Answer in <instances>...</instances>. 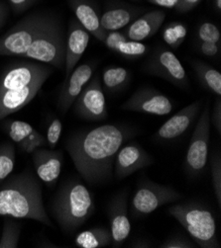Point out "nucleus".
I'll return each instance as SVG.
<instances>
[{"label":"nucleus","instance_id":"obj_1","mask_svg":"<svg viewBox=\"0 0 221 248\" xmlns=\"http://www.w3.org/2000/svg\"><path fill=\"white\" fill-rule=\"evenodd\" d=\"M135 134L123 125H103L73 134L66 148L81 177L90 185H101L112 177L118 151Z\"/></svg>","mask_w":221,"mask_h":248},{"label":"nucleus","instance_id":"obj_2","mask_svg":"<svg viewBox=\"0 0 221 248\" xmlns=\"http://www.w3.org/2000/svg\"><path fill=\"white\" fill-rule=\"evenodd\" d=\"M0 216L34 219L53 228L44 206L41 180L30 170L9 175L0 185Z\"/></svg>","mask_w":221,"mask_h":248},{"label":"nucleus","instance_id":"obj_3","mask_svg":"<svg viewBox=\"0 0 221 248\" xmlns=\"http://www.w3.org/2000/svg\"><path fill=\"white\" fill-rule=\"evenodd\" d=\"M51 210L63 232H73L90 218L95 211V204L86 186L71 180L60 188L54 197Z\"/></svg>","mask_w":221,"mask_h":248},{"label":"nucleus","instance_id":"obj_4","mask_svg":"<svg viewBox=\"0 0 221 248\" xmlns=\"http://www.w3.org/2000/svg\"><path fill=\"white\" fill-rule=\"evenodd\" d=\"M167 213L176 218L194 243L202 248H218L216 222L208 208L194 202L170 206Z\"/></svg>","mask_w":221,"mask_h":248},{"label":"nucleus","instance_id":"obj_5","mask_svg":"<svg viewBox=\"0 0 221 248\" xmlns=\"http://www.w3.org/2000/svg\"><path fill=\"white\" fill-rule=\"evenodd\" d=\"M56 21L54 16L44 12H35L23 18L0 37V56L21 57Z\"/></svg>","mask_w":221,"mask_h":248},{"label":"nucleus","instance_id":"obj_6","mask_svg":"<svg viewBox=\"0 0 221 248\" xmlns=\"http://www.w3.org/2000/svg\"><path fill=\"white\" fill-rule=\"evenodd\" d=\"M182 198L183 195L174 188L142 178L132 199L131 217H145L164 205L180 201Z\"/></svg>","mask_w":221,"mask_h":248},{"label":"nucleus","instance_id":"obj_7","mask_svg":"<svg viewBox=\"0 0 221 248\" xmlns=\"http://www.w3.org/2000/svg\"><path fill=\"white\" fill-rule=\"evenodd\" d=\"M65 34L57 20L31 44L21 57L62 68L65 66Z\"/></svg>","mask_w":221,"mask_h":248},{"label":"nucleus","instance_id":"obj_8","mask_svg":"<svg viewBox=\"0 0 221 248\" xmlns=\"http://www.w3.org/2000/svg\"><path fill=\"white\" fill-rule=\"evenodd\" d=\"M210 139V108L205 104L189 141L185 158V171L191 177L202 175L208 156Z\"/></svg>","mask_w":221,"mask_h":248},{"label":"nucleus","instance_id":"obj_9","mask_svg":"<svg viewBox=\"0 0 221 248\" xmlns=\"http://www.w3.org/2000/svg\"><path fill=\"white\" fill-rule=\"evenodd\" d=\"M145 71L180 88L188 87V78L178 57L166 47H158L146 62Z\"/></svg>","mask_w":221,"mask_h":248},{"label":"nucleus","instance_id":"obj_10","mask_svg":"<svg viewBox=\"0 0 221 248\" xmlns=\"http://www.w3.org/2000/svg\"><path fill=\"white\" fill-rule=\"evenodd\" d=\"M73 105L76 114L84 120L101 122L107 118L105 93L102 89L100 76L90 78L77 97Z\"/></svg>","mask_w":221,"mask_h":248},{"label":"nucleus","instance_id":"obj_11","mask_svg":"<svg viewBox=\"0 0 221 248\" xmlns=\"http://www.w3.org/2000/svg\"><path fill=\"white\" fill-rule=\"evenodd\" d=\"M174 105L165 94L151 87H142L126 100L122 109L156 116H166L173 111Z\"/></svg>","mask_w":221,"mask_h":248},{"label":"nucleus","instance_id":"obj_12","mask_svg":"<svg viewBox=\"0 0 221 248\" xmlns=\"http://www.w3.org/2000/svg\"><path fill=\"white\" fill-rule=\"evenodd\" d=\"M153 163L152 156L140 144L128 143L122 145L115 156L114 174L118 180H122Z\"/></svg>","mask_w":221,"mask_h":248},{"label":"nucleus","instance_id":"obj_13","mask_svg":"<svg viewBox=\"0 0 221 248\" xmlns=\"http://www.w3.org/2000/svg\"><path fill=\"white\" fill-rule=\"evenodd\" d=\"M108 217L111 232V244L119 247L128 238L131 225L128 217V192L118 193L108 205Z\"/></svg>","mask_w":221,"mask_h":248},{"label":"nucleus","instance_id":"obj_14","mask_svg":"<svg viewBox=\"0 0 221 248\" xmlns=\"http://www.w3.org/2000/svg\"><path fill=\"white\" fill-rule=\"evenodd\" d=\"M203 101L196 100L180 110L166 121L156 132L153 139L157 142H169L179 139L191 126L194 119L202 110Z\"/></svg>","mask_w":221,"mask_h":248},{"label":"nucleus","instance_id":"obj_15","mask_svg":"<svg viewBox=\"0 0 221 248\" xmlns=\"http://www.w3.org/2000/svg\"><path fill=\"white\" fill-rule=\"evenodd\" d=\"M50 76L46 73L27 86L0 92V121L28 105Z\"/></svg>","mask_w":221,"mask_h":248},{"label":"nucleus","instance_id":"obj_16","mask_svg":"<svg viewBox=\"0 0 221 248\" xmlns=\"http://www.w3.org/2000/svg\"><path fill=\"white\" fill-rule=\"evenodd\" d=\"M46 73H52V70L37 62H24L11 66L0 78V92L27 86Z\"/></svg>","mask_w":221,"mask_h":248},{"label":"nucleus","instance_id":"obj_17","mask_svg":"<svg viewBox=\"0 0 221 248\" xmlns=\"http://www.w3.org/2000/svg\"><path fill=\"white\" fill-rule=\"evenodd\" d=\"M90 41V34L82 26L77 19L69 22L68 33L66 41L65 55V80L78 65Z\"/></svg>","mask_w":221,"mask_h":248},{"label":"nucleus","instance_id":"obj_18","mask_svg":"<svg viewBox=\"0 0 221 248\" xmlns=\"http://www.w3.org/2000/svg\"><path fill=\"white\" fill-rule=\"evenodd\" d=\"M94 67L95 65L90 62L80 64L75 67L69 77L64 81L58 101L59 108L63 113H67L75 103L77 97L92 78Z\"/></svg>","mask_w":221,"mask_h":248},{"label":"nucleus","instance_id":"obj_19","mask_svg":"<svg viewBox=\"0 0 221 248\" xmlns=\"http://www.w3.org/2000/svg\"><path fill=\"white\" fill-rule=\"evenodd\" d=\"M63 154L59 151L38 148L33 152V163L38 178L47 185H54L60 177Z\"/></svg>","mask_w":221,"mask_h":248},{"label":"nucleus","instance_id":"obj_20","mask_svg":"<svg viewBox=\"0 0 221 248\" xmlns=\"http://www.w3.org/2000/svg\"><path fill=\"white\" fill-rule=\"evenodd\" d=\"M166 19L163 10H152L140 15L126 29L124 35L133 41L141 42L154 36Z\"/></svg>","mask_w":221,"mask_h":248},{"label":"nucleus","instance_id":"obj_21","mask_svg":"<svg viewBox=\"0 0 221 248\" xmlns=\"http://www.w3.org/2000/svg\"><path fill=\"white\" fill-rule=\"evenodd\" d=\"M146 8L132 5H113L107 8L101 16V25L105 32L118 31L131 24Z\"/></svg>","mask_w":221,"mask_h":248},{"label":"nucleus","instance_id":"obj_22","mask_svg":"<svg viewBox=\"0 0 221 248\" xmlns=\"http://www.w3.org/2000/svg\"><path fill=\"white\" fill-rule=\"evenodd\" d=\"M71 10L82 26L98 41L104 42L107 32L101 25V16L97 14L93 5L88 0H69Z\"/></svg>","mask_w":221,"mask_h":248},{"label":"nucleus","instance_id":"obj_23","mask_svg":"<svg viewBox=\"0 0 221 248\" xmlns=\"http://www.w3.org/2000/svg\"><path fill=\"white\" fill-rule=\"evenodd\" d=\"M103 43L110 51L129 59L140 58L148 51V47L144 43L130 40L118 31L107 32Z\"/></svg>","mask_w":221,"mask_h":248},{"label":"nucleus","instance_id":"obj_24","mask_svg":"<svg viewBox=\"0 0 221 248\" xmlns=\"http://www.w3.org/2000/svg\"><path fill=\"white\" fill-rule=\"evenodd\" d=\"M131 72L121 66H109L102 72L101 78L104 93L112 95L123 90L130 82Z\"/></svg>","mask_w":221,"mask_h":248},{"label":"nucleus","instance_id":"obj_25","mask_svg":"<svg viewBox=\"0 0 221 248\" xmlns=\"http://www.w3.org/2000/svg\"><path fill=\"white\" fill-rule=\"evenodd\" d=\"M109 229L97 227L80 232L76 237V244L81 248H100L111 244Z\"/></svg>","mask_w":221,"mask_h":248},{"label":"nucleus","instance_id":"obj_26","mask_svg":"<svg viewBox=\"0 0 221 248\" xmlns=\"http://www.w3.org/2000/svg\"><path fill=\"white\" fill-rule=\"evenodd\" d=\"M193 69L201 83L209 91L220 97L221 95V73L203 62H193Z\"/></svg>","mask_w":221,"mask_h":248},{"label":"nucleus","instance_id":"obj_27","mask_svg":"<svg viewBox=\"0 0 221 248\" xmlns=\"http://www.w3.org/2000/svg\"><path fill=\"white\" fill-rule=\"evenodd\" d=\"M6 217L2 228V234L0 237V248H17L20 240L21 226L13 217Z\"/></svg>","mask_w":221,"mask_h":248},{"label":"nucleus","instance_id":"obj_28","mask_svg":"<svg viewBox=\"0 0 221 248\" xmlns=\"http://www.w3.org/2000/svg\"><path fill=\"white\" fill-rule=\"evenodd\" d=\"M15 147L9 142L0 145V185L11 175L16 161Z\"/></svg>","mask_w":221,"mask_h":248},{"label":"nucleus","instance_id":"obj_29","mask_svg":"<svg viewBox=\"0 0 221 248\" xmlns=\"http://www.w3.org/2000/svg\"><path fill=\"white\" fill-rule=\"evenodd\" d=\"M187 27L181 22H171L164 29L163 39L171 48H178L186 40Z\"/></svg>","mask_w":221,"mask_h":248},{"label":"nucleus","instance_id":"obj_30","mask_svg":"<svg viewBox=\"0 0 221 248\" xmlns=\"http://www.w3.org/2000/svg\"><path fill=\"white\" fill-rule=\"evenodd\" d=\"M36 130L30 125V124L24 121H12L7 124V133L10 139L20 144L26 139H28Z\"/></svg>","mask_w":221,"mask_h":248},{"label":"nucleus","instance_id":"obj_31","mask_svg":"<svg viewBox=\"0 0 221 248\" xmlns=\"http://www.w3.org/2000/svg\"><path fill=\"white\" fill-rule=\"evenodd\" d=\"M211 181L218 207H221V158L219 153H213L210 158Z\"/></svg>","mask_w":221,"mask_h":248},{"label":"nucleus","instance_id":"obj_32","mask_svg":"<svg viewBox=\"0 0 221 248\" xmlns=\"http://www.w3.org/2000/svg\"><path fill=\"white\" fill-rule=\"evenodd\" d=\"M198 38L201 42L214 43L220 45L221 36L216 25L210 22H204L198 28Z\"/></svg>","mask_w":221,"mask_h":248},{"label":"nucleus","instance_id":"obj_33","mask_svg":"<svg viewBox=\"0 0 221 248\" xmlns=\"http://www.w3.org/2000/svg\"><path fill=\"white\" fill-rule=\"evenodd\" d=\"M62 130H63L62 122L58 118L54 119L48 127L46 140H47V144L50 146L52 150L56 147V145L59 142V140H60L61 134H62Z\"/></svg>","mask_w":221,"mask_h":248},{"label":"nucleus","instance_id":"obj_34","mask_svg":"<svg viewBox=\"0 0 221 248\" xmlns=\"http://www.w3.org/2000/svg\"><path fill=\"white\" fill-rule=\"evenodd\" d=\"M45 144H47L46 138L36 131L28 139H26L22 143H20L19 146L23 152L32 154L33 152H35L36 150H38V148Z\"/></svg>","mask_w":221,"mask_h":248},{"label":"nucleus","instance_id":"obj_35","mask_svg":"<svg viewBox=\"0 0 221 248\" xmlns=\"http://www.w3.org/2000/svg\"><path fill=\"white\" fill-rule=\"evenodd\" d=\"M160 248H194L195 243L183 234H176L160 244Z\"/></svg>","mask_w":221,"mask_h":248},{"label":"nucleus","instance_id":"obj_36","mask_svg":"<svg viewBox=\"0 0 221 248\" xmlns=\"http://www.w3.org/2000/svg\"><path fill=\"white\" fill-rule=\"evenodd\" d=\"M210 123H212L214 129L217 131V134L219 136H221V101H220V97H218V99L214 103L212 114L210 116Z\"/></svg>","mask_w":221,"mask_h":248},{"label":"nucleus","instance_id":"obj_37","mask_svg":"<svg viewBox=\"0 0 221 248\" xmlns=\"http://www.w3.org/2000/svg\"><path fill=\"white\" fill-rule=\"evenodd\" d=\"M199 49L203 55L205 57H216L220 52V45L214 44V43H206V42H201L199 44Z\"/></svg>","mask_w":221,"mask_h":248},{"label":"nucleus","instance_id":"obj_38","mask_svg":"<svg viewBox=\"0 0 221 248\" xmlns=\"http://www.w3.org/2000/svg\"><path fill=\"white\" fill-rule=\"evenodd\" d=\"M7 1L16 13H22L33 6L38 0H7Z\"/></svg>","mask_w":221,"mask_h":248},{"label":"nucleus","instance_id":"obj_39","mask_svg":"<svg viewBox=\"0 0 221 248\" xmlns=\"http://www.w3.org/2000/svg\"><path fill=\"white\" fill-rule=\"evenodd\" d=\"M202 0H178L176 9L180 13H187L198 6Z\"/></svg>","mask_w":221,"mask_h":248},{"label":"nucleus","instance_id":"obj_40","mask_svg":"<svg viewBox=\"0 0 221 248\" xmlns=\"http://www.w3.org/2000/svg\"><path fill=\"white\" fill-rule=\"evenodd\" d=\"M147 1L164 8H176L178 0H147Z\"/></svg>","mask_w":221,"mask_h":248},{"label":"nucleus","instance_id":"obj_41","mask_svg":"<svg viewBox=\"0 0 221 248\" xmlns=\"http://www.w3.org/2000/svg\"><path fill=\"white\" fill-rule=\"evenodd\" d=\"M8 14H9L8 7L6 6L5 3L0 1V30H1V28L4 26Z\"/></svg>","mask_w":221,"mask_h":248},{"label":"nucleus","instance_id":"obj_42","mask_svg":"<svg viewBox=\"0 0 221 248\" xmlns=\"http://www.w3.org/2000/svg\"><path fill=\"white\" fill-rule=\"evenodd\" d=\"M152 242L148 239L146 238H138L137 240H134L132 243H131V247H144V248H149V247H152Z\"/></svg>","mask_w":221,"mask_h":248},{"label":"nucleus","instance_id":"obj_43","mask_svg":"<svg viewBox=\"0 0 221 248\" xmlns=\"http://www.w3.org/2000/svg\"><path fill=\"white\" fill-rule=\"evenodd\" d=\"M214 6L218 11H220L221 10V0H214Z\"/></svg>","mask_w":221,"mask_h":248},{"label":"nucleus","instance_id":"obj_44","mask_svg":"<svg viewBox=\"0 0 221 248\" xmlns=\"http://www.w3.org/2000/svg\"><path fill=\"white\" fill-rule=\"evenodd\" d=\"M133 1H138V0H133Z\"/></svg>","mask_w":221,"mask_h":248}]
</instances>
